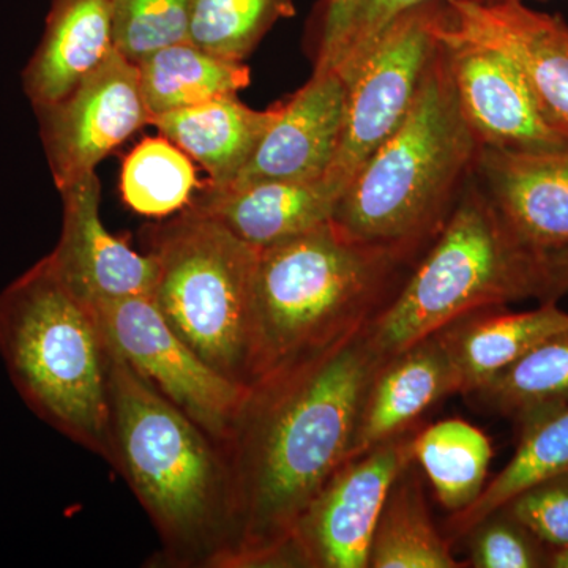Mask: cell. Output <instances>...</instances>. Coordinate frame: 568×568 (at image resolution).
<instances>
[{"label":"cell","mask_w":568,"mask_h":568,"mask_svg":"<svg viewBox=\"0 0 568 568\" xmlns=\"http://www.w3.org/2000/svg\"><path fill=\"white\" fill-rule=\"evenodd\" d=\"M549 568H568V545L567 547L549 548Z\"/></svg>","instance_id":"35"},{"label":"cell","mask_w":568,"mask_h":568,"mask_svg":"<svg viewBox=\"0 0 568 568\" xmlns=\"http://www.w3.org/2000/svg\"><path fill=\"white\" fill-rule=\"evenodd\" d=\"M416 432L343 463L295 523L276 567L368 568L373 534L388 491L414 462Z\"/></svg>","instance_id":"10"},{"label":"cell","mask_w":568,"mask_h":568,"mask_svg":"<svg viewBox=\"0 0 568 568\" xmlns=\"http://www.w3.org/2000/svg\"><path fill=\"white\" fill-rule=\"evenodd\" d=\"M346 99L345 81L336 71H315L304 88L282 103L278 119L253 159L226 189L324 179L342 141Z\"/></svg>","instance_id":"15"},{"label":"cell","mask_w":568,"mask_h":568,"mask_svg":"<svg viewBox=\"0 0 568 568\" xmlns=\"http://www.w3.org/2000/svg\"><path fill=\"white\" fill-rule=\"evenodd\" d=\"M136 65L151 119L237 95L252 82L244 62L211 54L189 40L152 52Z\"/></svg>","instance_id":"22"},{"label":"cell","mask_w":568,"mask_h":568,"mask_svg":"<svg viewBox=\"0 0 568 568\" xmlns=\"http://www.w3.org/2000/svg\"><path fill=\"white\" fill-rule=\"evenodd\" d=\"M294 14V0H194L189 41L244 62L276 22Z\"/></svg>","instance_id":"28"},{"label":"cell","mask_w":568,"mask_h":568,"mask_svg":"<svg viewBox=\"0 0 568 568\" xmlns=\"http://www.w3.org/2000/svg\"><path fill=\"white\" fill-rule=\"evenodd\" d=\"M114 51L110 0H52L39 48L22 71L33 110L69 95Z\"/></svg>","instance_id":"19"},{"label":"cell","mask_w":568,"mask_h":568,"mask_svg":"<svg viewBox=\"0 0 568 568\" xmlns=\"http://www.w3.org/2000/svg\"><path fill=\"white\" fill-rule=\"evenodd\" d=\"M446 0L424 3L392 22L345 81L342 141L327 179L345 193L358 171L405 121L433 55L435 26Z\"/></svg>","instance_id":"8"},{"label":"cell","mask_w":568,"mask_h":568,"mask_svg":"<svg viewBox=\"0 0 568 568\" xmlns=\"http://www.w3.org/2000/svg\"><path fill=\"white\" fill-rule=\"evenodd\" d=\"M0 355L37 417L111 462L110 346L48 256L0 293Z\"/></svg>","instance_id":"5"},{"label":"cell","mask_w":568,"mask_h":568,"mask_svg":"<svg viewBox=\"0 0 568 568\" xmlns=\"http://www.w3.org/2000/svg\"><path fill=\"white\" fill-rule=\"evenodd\" d=\"M538 253L519 244L476 179L386 308L365 328L381 361L459 317L537 298Z\"/></svg>","instance_id":"6"},{"label":"cell","mask_w":568,"mask_h":568,"mask_svg":"<svg viewBox=\"0 0 568 568\" xmlns=\"http://www.w3.org/2000/svg\"><path fill=\"white\" fill-rule=\"evenodd\" d=\"M194 0H110L115 50L133 63L189 40Z\"/></svg>","instance_id":"29"},{"label":"cell","mask_w":568,"mask_h":568,"mask_svg":"<svg viewBox=\"0 0 568 568\" xmlns=\"http://www.w3.org/2000/svg\"><path fill=\"white\" fill-rule=\"evenodd\" d=\"M407 263L392 250L351 241L332 220L261 248L250 386L365 331L402 286Z\"/></svg>","instance_id":"4"},{"label":"cell","mask_w":568,"mask_h":568,"mask_svg":"<svg viewBox=\"0 0 568 568\" xmlns=\"http://www.w3.org/2000/svg\"><path fill=\"white\" fill-rule=\"evenodd\" d=\"M429 2H436V0H365L351 26L345 50L336 62L334 71L342 77L343 81L349 80L372 50L373 44L392 22L398 20L406 11Z\"/></svg>","instance_id":"32"},{"label":"cell","mask_w":568,"mask_h":568,"mask_svg":"<svg viewBox=\"0 0 568 568\" xmlns=\"http://www.w3.org/2000/svg\"><path fill=\"white\" fill-rule=\"evenodd\" d=\"M474 179L519 244L536 253L568 245V149L480 148Z\"/></svg>","instance_id":"16"},{"label":"cell","mask_w":568,"mask_h":568,"mask_svg":"<svg viewBox=\"0 0 568 568\" xmlns=\"http://www.w3.org/2000/svg\"><path fill=\"white\" fill-rule=\"evenodd\" d=\"M414 462L420 466L440 506L452 515L473 506L487 485L491 440L462 418H446L418 429Z\"/></svg>","instance_id":"25"},{"label":"cell","mask_w":568,"mask_h":568,"mask_svg":"<svg viewBox=\"0 0 568 568\" xmlns=\"http://www.w3.org/2000/svg\"><path fill=\"white\" fill-rule=\"evenodd\" d=\"M194 186L193 160L162 134L142 140L122 164L123 201L141 215L163 219L183 211Z\"/></svg>","instance_id":"27"},{"label":"cell","mask_w":568,"mask_h":568,"mask_svg":"<svg viewBox=\"0 0 568 568\" xmlns=\"http://www.w3.org/2000/svg\"><path fill=\"white\" fill-rule=\"evenodd\" d=\"M540 290L537 301L559 302L568 293V245L538 253Z\"/></svg>","instance_id":"34"},{"label":"cell","mask_w":568,"mask_h":568,"mask_svg":"<svg viewBox=\"0 0 568 568\" xmlns=\"http://www.w3.org/2000/svg\"><path fill=\"white\" fill-rule=\"evenodd\" d=\"M144 235L156 263L152 301L164 321L216 373L250 387L260 248L190 205Z\"/></svg>","instance_id":"7"},{"label":"cell","mask_w":568,"mask_h":568,"mask_svg":"<svg viewBox=\"0 0 568 568\" xmlns=\"http://www.w3.org/2000/svg\"><path fill=\"white\" fill-rule=\"evenodd\" d=\"M478 151L439 43L405 121L347 185L332 223L351 241L410 261L443 231Z\"/></svg>","instance_id":"3"},{"label":"cell","mask_w":568,"mask_h":568,"mask_svg":"<svg viewBox=\"0 0 568 568\" xmlns=\"http://www.w3.org/2000/svg\"><path fill=\"white\" fill-rule=\"evenodd\" d=\"M62 233L48 254L54 271L84 301L149 297L156 282L152 254L138 253L104 227L100 216L102 185L89 173L59 189Z\"/></svg>","instance_id":"14"},{"label":"cell","mask_w":568,"mask_h":568,"mask_svg":"<svg viewBox=\"0 0 568 568\" xmlns=\"http://www.w3.org/2000/svg\"><path fill=\"white\" fill-rule=\"evenodd\" d=\"M365 0H323L317 13L315 71L334 70L346 47L351 26Z\"/></svg>","instance_id":"33"},{"label":"cell","mask_w":568,"mask_h":568,"mask_svg":"<svg viewBox=\"0 0 568 568\" xmlns=\"http://www.w3.org/2000/svg\"><path fill=\"white\" fill-rule=\"evenodd\" d=\"M280 111L282 103L257 111L237 95H224L156 115L149 123L204 168L209 174L205 185L226 189L253 159Z\"/></svg>","instance_id":"20"},{"label":"cell","mask_w":568,"mask_h":568,"mask_svg":"<svg viewBox=\"0 0 568 568\" xmlns=\"http://www.w3.org/2000/svg\"><path fill=\"white\" fill-rule=\"evenodd\" d=\"M444 11L446 6L435 36L446 52L459 108L480 148L567 151V142L541 118L517 65L500 51L444 31Z\"/></svg>","instance_id":"13"},{"label":"cell","mask_w":568,"mask_h":568,"mask_svg":"<svg viewBox=\"0 0 568 568\" xmlns=\"http://www.w3.org/2000/svg\"><path fill=\"white\" fill-rule=\"evenodd\" d=\"M481 2H523V0H481Z\"/></svg>","instance_id":"36"},{"label":"cell","mask_w":568,"mask_h":568,"mask_svg":"<svg viewBox=\"0 0 568 568\" xmlns=\"http://www.w3.org/2000/svg\"><path fill=\"white\" fill-rule=\"evenodd\" d=\"M517 435V450L508 465L485 485L473 506L448 519L454 537L466 536L478 521L525 489L568 474V407L523 426Z\"/></svg>","instance_id":"26"},{"label":"cell","mask_w":568,"mask_h":568,"mask_svg":"<svg viewBox=\"0 0 568 568\" xmlns=\"http://www.w3.org/2000/svg\"><path fill=\"white\" fill-rule=\"evenodd\" d=\"M108 346L216 443L230 435L248 387L216 373L175 335L152 298L91 302Z\"/></svg>","instance_id":"9"},{"label":"cell","mask_w":568,"mask_h":568,"mask_svg":"<svg viewBox=\"0 0 568 568\" xmlns=\"http://www.w3.org/2000/svg\"><path fill=\"white\" fill-rule=\"evenodd\" d=\"M485 409L517 426L568 407V332L548 338L474 390Z\"/></svg>","instance_id":"24"},{"label":"cell","mask_w":568,"mask_h":568,"mask_svg":"<svg viewBox=\"0 0 568 568\" xmlns=\"http://www.w3.org/2000/svg\"><path fill=\"white\" fill-rule=\"evenodd\" d=\"M381 364L362 331L248 387L220 444L230 499L222 568L276 567L297 519L346 463Z\"/></svg>","instance_id":"1"},{"label":"cell","mask_w":568,"mask_h":568,"mask_svg":"<svg viewBox=\"0 0 568 568\" xmlns=\"http://www.w3.org/2000/svg\"><path fill=\"white\" fill-rule=\"evenodd\" d=\"M455 394L457 372L437 334L392 355L366 390L346 462L416 428L429 407Z\"/></svg>","instance_id":"17"},{"label":"cell","mask_w":568,"mask_h":568,"mask_svg":"<svg viewBox=\"0 0 568 568\" xmlns=\"http://www.w3.org/2000/svg\"><path fill=\"white\" fill-rule=\"evenodd\" d=\"M111 462L130 485L171 567L222 568L230 499L222 448L111 351Z\"/></svg>","instance_id":"2"},{"label":"cell","mask_w":568,"mask_h":568,"mask_svg":"<svg viewBox=\"0 0 568 568\" xmlns=\"http://www.w3.org/2000/svg\"><path fill=\"white\" fill-rule=\"evenodd\" d=\"M450 541L440 536L429 514L417 463L395 478L386 497L372 547L368 568H459Z\"/></svg>","instance_id":"23"},{"label":"cell","mask_w":568,"mask_h":568,"mask_svg":"<svg viewBox=\"0 0 568 568\" xmlns=\"http://www.w3.org/2000/svg\"><path fill=\"white\" fill-rule=\"evenodd\" d=\"M500 508H506L548 548L567 547L568 474L525 489Z\"/></svg>","instance_id":"31"},{"label":"cell","mask_w":568,"mask_h":568,"mask_svg":"<svg viewBox=\"0 0 568 568\" xmlns=\"http://www.w3.org/2000/svg\"><path fill=\"white\" fill-rule=\"evenodd\" d=\"M566 332L568 313L558 302H544L523 313L480 310L436 334L457 372L459 394L470 395L540 343Z\"/></svg>","instance_id":"21"},{"label":"cell","mask_w":568,"mask_h":568,"mask_svg":"<svg viewBox=\"0 0 568 568\" xmlns=\"http://www.w3.org/2000/svg\"><path fill=\"white\" fill-rule=\"evenodd\" d=\"M342 193L327 179L263 182L239 189H211L190 207L212 216L246 244L265 248L331 222Z\"/></svg>","instance_id":"18"},{"label":"cell","mask_w":568,"mask_h":568,"mask_svg":"<svg viewBox=\"0 0 568 568\" xmlns=\"http://www.w3.org/2000/svg\"><path fill=\"white\" fill-rule=\"evenodd\" d=\"M444 31L506 54L541 118L568 144V24L521 2L446 0Z\"/></svg>","instance_id":"12"},{"label":"cell","mask_w":568,"mask_h":568,"mask_svg":"<svg viewBox=\"0 0 568 568\" xmlns=\"http://www.w3.org/2000/svg\"><path fill=\"white\" fill-rule=\"evenodd\" d=\"M36 112L58 189L95 173L97 164L151 121L140 70L118 50L69 95Z\"/></svg>","instance_id":"11"},{"label":"cell","mask_w":568,"mask_h":568,"mask_svg":"<svg viewBox=\"0 0 568 568\" xmlns=\"http://www.w3.org/2000/svg\"><path fill=\"white\" fill-rule=\"evenodd\" d=\"M469 566L476 568L548 567L549 548L517 521L506 508H497L467 530Z\"/></svg>","instance_id":"30"}]
</instances>
